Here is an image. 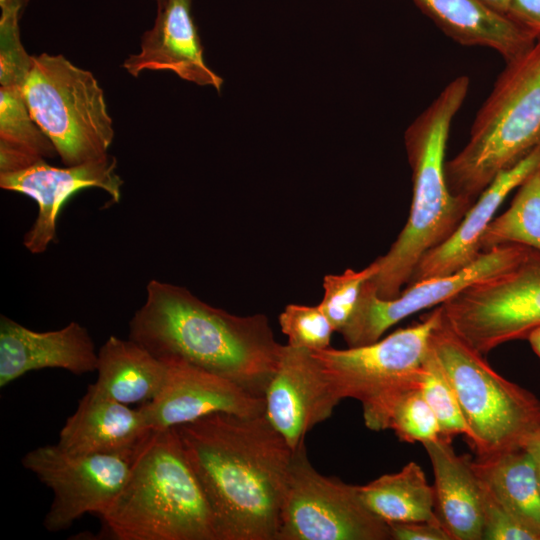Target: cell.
Here are the masks:
<instances>
[{
    "mask_svg": "<svg viewBox=\"0 0 540 540\" xmlns=\"http://www.w3.org/2000/svg\"><path fill=\"white\" fill-rule=\"evenodd\" d=\"M175 429L219 540H277L293 450L265 414L215 413Z\"/></svg>",
    "mask_w": 540,
    "mask_h": 540,
    "instance_id": "cell-1",
    "label": "cell"
},
{
    "mask_svg": "<svg viewBox=\"0 0 540 540\" xmlns=\"http://www.w3.org/2000/svg\"><path fill=\"white\" fill-rule=\"evenodd\" d=\"M129 338L161 360H184L263 397L285 346L265 315L237 316L155 279L129 322Z\"/></svg>",
    "mask_w": 540,
    "mask_h": 540,
    "instance_id": "cell-2",
    "label": "cell"
},
{
    "mask_svg": "<svg viewBox=\"0 0 540 540\" xmlns=\"http://www.w3.org/2000/svg\"><path fill=\"white\" fill-rule=\"evenodd\" d=\"M469 86L466 75L453 79L405 131L412 202L405 226L389 250L375 260L377 273L367 281L381 299L399 295L422 256L444 242L473 205L451 193L445 174L451 123Z\"/></svg>",
    "mask_w": 540,
    "mask_h": 540,
    "instance_id": "cell-3",
    "label": "cell"
},
{
    "mask_svg": "<svg viewBox=\"0 0 540 540\" xmlns=\"http://www.w3.org/2000/svg\"><path fill=\"white\" fill-rule=\"evenodd\" d=\"M118 540H219L215 518L175 428L152 431L101 515Z\"/></svg>",
    "mask_w": 540,
    "mask_h": 540,
    "instance_id": "cell-4",
    "label": "cell"
},
{
    "mask_svg": "<svg viewBox=\"0 0 540 540\" xmlns=\"http://www.w3.org/2000/svg\"><path fill=\"white\" fill-rule=\"evenodd\" d=\"M467 143L445 163L451 193L473 204L494 178L540 143V37L505 62Z\"/></svg>",
    "mask_w": 540,
    "mask_h": 540,
    "instance_id": "cell-5",
    "label": "cell"
},
{
    "mask_svg": "<svg viewBox=\"0 0 540 540\" xmlns=\"http://www.w3.org/2000/svg\"><path fill=\"white\" fill-rule=\"evenodd\" d=\"M430 349L453 388L478 457L524 448L540 431V399L497 373L443 321Z\"/></svg>",
    "mask_w": 540,
    "mask_h": 540,
    "instance_id": "cell-6",
    "label": "cell"
},
{
    "mask_svg": "<svg viewBox=\"0 0 540 540\" xmlns=\"http://www.w3.org/2000/svg\"><path fill=\"white\" fill-rule=\"evenodd\" d=\"M30 114L64 166L108 154L114 128L95 76L61 54L32 55L25 87Z\"/></svg>",
    "mask_w": 540,
    "mask_h": 540,
    "instance_id": "cell-7",
    "label": "cell"
},
{
    "mask_svg": "<svg viewBox=\"0 0 540 540\" xmlns=\"http://www.w3.org/2000/svg\"><path fill=\"white\" fill-rule=\"evenodd\" d=\"M440 319L438 305L421 322L374 343L311 352L337 399H356L366 412L407 389L420 387L431 334Z\"/></svg>",
    "mask_w": 540,
    "mask_h": 540,
    "instance_id": "cell-8",
    "label": "cell"
},
{
    "mask_svg": "<svg viewBox=\"0 0 540 540\" xmlns=\"http://www.w3.org/2000/svg\"><path fill=\"white\" fill-rule=\"evenodd\" d=\"M440 308L449 328L482 355L527 339L540 326V251L530 248L518 264L473 283Z\"/></svg>",
    "mask_w": 540,
    "mask_h": 540,
    "instance_id": "cell-9",
    "label": "cell"
},
{
    "mask_svg": "<svg viewBox=\"0 0 540 540\" xmlns=\"http://www.w3.org/2000/svg\"><path fill=\"white\" fill-rule=\"evenodd\" d=\"M277 540H392L358 486L320 474L305 443L293 450Z\"/></svg>",
    "mask_w": 540,
    "mask_h": 540,
    "instance_id": "cell-10",
    "label": "cell"
},
{
    "mask_svg": "<svg viewBox=\"0 0 540 540\" xmlns=\"http://www.w3.org/2000/svg\"><path fill=\"white\" fill-rule=\"evenodd\" d=\"M136 449L127 453L73 455L55 444L27 452L22 465L53 493L43 521L45 529L59 532L87 513L101 516L123 487Z\"/></svg>",
    "mask_w": 540,
    "mask_h": 540,
    "instance_id": "cell-11",
    "label": "cell"
},
{
    "mask_svg": "<svg viewBox=\"0 0 540 540\" xmlns=\"http://www.w3.org/2000/svg\"><path fill=\"white\" fill-rule=\"evenodd\" d=\"M530 247L504 244L489 249L465 268L442 277L407 285L393 299H381L366 281L355 311L340 332L349 347L378 341L393 325L404 318L441 305L475 282L500 274L518 264Z\"/></svg>",
    "mask_w": 540,
    "mask_h": 540,
    "instance_id": "cell-12",
    "label": "cell"
},
{
    "mask_svg": "<svg viewBox=\"0 0 540 540\" xmlns=\"http://www.w3.org/2000/svg\"><path fill=\"white\" fill-rule=\"evenodd\" d=\"M123 180L117 173V159L109 153L79 165L55 167L40 161L25 169L0 174V187L33 199L38 212L23 244L33 254L46 251L57 240L56 222L62 207L75 193L99 188L117 203Z\"/></svg>",
    "mask_w": 540,
    "mask_h": 540,
    "instance_id": "cell-13",
    "label": "cell"
},
{
    "mask_svg": "<svg viewBox=\"0 0 540 540\" xmlns=\"http://www.w3.org/2000/svg\"><path fill=\"white\" fill-rule=\"evenodd\" d=\"M162 361L167 365L165 383L152 400L140 406L152 431L175 428L215 413L265 414V397L184 360Z\"/></svg>",
    "mask_w": 540,
    "mask_h": 540,
    "instance_id": "cell-14",
    "label": "cell"
},
{
    "mask_svg": "<svg viewBox=\"0 0 540 540\" xmlns=\"http://www.w3.org/2000/svg\"><path fill=\"white\" fill-rule=\"evenodd\" d=\"M264 397L265 416L292 450L340 402L312 352L288 344Z\"/></svg>",
    "mask_w": 540,
    "mask_h": 540,
    "instance_id": "cell-15",
    "label": "cell"
},
{
    "mask_svg": "<svg viewBox=\"0 0 540 540\" xmlns=\"http://www.w3.org/2000/svg\"><path fill=\"white\" fill-rule=\"evenodd\" d=\"M122 67L133 77L144 71H170L179 78L220 92L223 79L204 59L191 0H168L157 5L153 26L141 36L140 50Z\"/></svg>",
    "mask_w": 540,
    "mask_h": 540,
    "instance_id": "cell-16",
    "label": "cell"
},
{
    "mask_svg": "<svg viewBox=\"0 0 540 540\" xmlns=\"http://www.w3.org/2000/svg\"><path fill=\"white\" fill-rule=\"evenodd\" d=\"M98 351L88 330L76 321L38 332L5 315L0 317V387L28 372L64 369L74 375L96 371Z\"/></svg>",
    "mask_w": 540,
    "mask_h": 540,
    "instance_id": "cell-17",
    "label": "cell"
},
{
    "mask_svg": "<svg viewBox=\"0 0 540 540\" xmlns=\"http://www.w3.org/2000/svg\"><path fill=\"white\" fill-rule=\"evenodd\" d=\"M539 167L540 143L518 164L494 178L455 231L422 256L407 285L453 274L474 262L482 254V236L503 201Z\"/></svg>",
    "mask_w": 540,
    "mask_h": 540,
    "instance_id": "cell-18",
    "label": "cell"
},
{
    "mask_svg": "<svg viewBox=\"0 0 540 540\" xmlns=\"http://www.w3.org/2000/svg\"><path fill=\"white\" fill-rule=\"evenodd\" d=\"M434 474L436 515L451 540H482L483 485L467 455L445 438L423 444Z\"/></svg>",
    "mask_w": 540,
    "mask_h": 540,
    "instance_id": "cell-19",
    "label": "cell"
},
{
    "mask_svg": "<svg viewBox=\"0 0 540 540\" xmlns=\"http://www.w3.org/2000/svg\"><path fill=\"white\" fill-rule=\"evenodd\" d=\"M152 432L140 409L86 391L59 432L57 445L73 455L134 451Z\"/></svg>",
    "mask_w": 540,
    "mask_h": 540,
    "instance_id": "cell-20",
    "label": "cell"
},
{
    "mask_svg": "<svg viewBox=\"0 0 540 540\" xmlns=\"http://www.w3.org/2000/svg\"><path fill=\"white\" fill-rule=\"evenodd\" d=\"M449 38L463 46L496 51L505 62L526 52L536 37L480 0H413Z\"/></svg>",
    "mask_w": 540,
    "mask_h": 540,
    "instance_id": "cell-21",
    "label": "cell"
},
{
    "mask_svg": "<svg viewBox=\"0 0 540 540\" xmlns=\"http://www.w3.org/2000/svg\"><path fill=\"white\" fill-rule=\"evenodd\" d=\"M30 66H0V173L16 172L57 156L33 120L25 96Z\"/></svg>",
    "mask_w": 540,
    "mask_h": 540,
    "instance_id": "cell-22",
    "label": "cell"
},
{
    "mask_svg": "<svg viewBox=\"0 0 540 540\" xmlns=\"http://www.w3.org/2000/svg\"><path fill=\"white\" fill-rule=\"evenodd\" d=\"M97 379L87 391L122 404L145 403L162 389L167 365L128 338L110 336L98 350Z\"/></svg>",
    "mask_w": 540,
    "mask_h": 540,
    "instance_id": "cell-23",
    "label": "cell"
},
{
    "mask_svg": "<svg viewBox=\"0 0 540 540\" xmlns=\"http://www.w3.org/2000/svg\"><path fill=\"white\" fill-rule=\"evenodd\" d=\"M472 466L481 482L498 500L540 534V490L529 450L524 447L477 457Z\"/></svg>",
    "mask_w": 540,
    "mask_h": 540,
    "instance_id": "cell-24",
    "label": "cell"
},
{
    "mask_svg": "<svg viewBox=\"0 0 540 540\" xmlns=\"http://www.w3.org/2000/svg\"><path fill=\"white\" fill-rule=\"evenodd\" d=\"M358 488L364 503L388 525L439 521L433 485L416 462H408L400 471L384 474Z\"/></svg>",
    "mask_w": 540,
    "mask_h": 540,
    "instance_id": "cell-25",
    "label": "cell"
},
{
    "mask_svg": "<svg viewBox=\"0 0 540 540\" xmlns=\"http://www.w3.org/2000/svg\"><path fill=\"white\" fill-rule=\"evenodd\" d=\"M517 189L509 208L488 225L480 242L481 252L504 244L540 251V167Z\"/></svg>",
    "mask_w": 540,
    "mask_h": 540,
    "instance_id": "cell-26",
    "label": "cell"
},
{
    "mask_svg": "<svg viewBox=\"0 0 540 540\" xmlns=\"http://www.w3.org/2000/svg\"><path fill=\"white\" fill-rule=\"evenodd\" d=\"M365 425L374 431L391 429L400 441L426 442L441 437L439 422L420 387L407 389L379 407L363 413Z\"/></svg>",
    "mask_w": 540,
    "mask_h": 540,
    "instance_id": "cell-27",
    "label": "cell"
},
{
    "mask_svg": "<svg viewBox=\"0 0 540 540\" xmlns=\"http://www.w3.org/2000/svg\"><path fill=\"white\" fill-rule=\"evenodd\" d=\"M420 390L439 422L441 437L451 441L461 434L466 438L469 430L459 402L431 349L424 364Z\"/></svg>",
    "mask_w": 540,
    "mask_h": 540,
    "instance_id": "cell-28",
    "label": "cell"
},
{
    "mask_svg": "<svg viewBox=\"0 0 540 540\" xmlns=\"http://www.w3.org/2000/svg\"><path fill=\"white\" fill-rule=\"evenodd\" d=\"M378 270L374 260L362 270L346 269L342 274L326 275L323 279V298L318 304L336 332H341L351 319L363 284Z\"/></svg>",
    "mask_w": 540,
    "mask_h": 540,
    "instance_id": "cell-29",
    "label": "cell"
},
{
    "mask_svg": "<svg viewBox=\"0 0 540 540\" xmlns=\"http://www.w3.org/2000/svg\"><path fill=\"white\" fill-rule=\"evenodd\" d=\"M279 324L288 345L310 351L329 348L335 331L319 305L288 304L279 315Z\"/></svg>",
    "mask_w": 540,
    "mask_h": 540,
    "instance_id": "cell-30",
    "label": "cell"
},
{
    "mask_svg": "<svg viewBox=\"0 0 540 540\" xmlns=\"http://www.w3.org/2000/svg\"><path fill=\"white\" fill-rule=\"evenodd\" d=\"M482 485L484 490L482 540H540V534L519 520L483 483Z\"/></svg>",
    "mask_w": 540,
    "mask_h": 540,
    "instance_id": "cell-31",
    "label": "cell"
},
{
    "mask_svg": "<svg viewBox=\"0 0 540 540\" xmlns=\"http://www.w3.org/2000/svg\"><path fill=\"white\" fill-rule=\"evenodd\" d=\"M392 540H451L440 521L389 524Z\"/></svg>",
    "mask_w": 540,
    "mask_h": 540,
    "instance_id": "cell-32",
    "label": "cell"
},
{
    "mask_svg": "<svg viewBox=\"0 0 540 540\" xmlns=\"http://www.w3.org/2000/svg\"><path fill=\"white\" fill-rule=\"evenodd\" d=\"M507 16L540 37V0H511Z\"/></svg>",
    "mask_w": 540,
    "mask_h": 540,
    "instance_id": "cell-33",
    "label": "cell"
},
{
    "mask_svg": "<svg viewBox=\"0 0 540 540\" xmlns=\"http://www.w3.org/2000/svg\"><path fill=\"white\" fill-rule=\"evenodd\" d=\"M526 448L529 450L533 457L540 490V431L533 436V438L526 445Z\"/></svg>",
    "mask_w": 540,
    "mask_h": 540,
    "instance_id": "cell-34",
    "label": "cell"
},
{
    "mask_svg": "<svg viewBox=\"0 0 540 540\" xmlns=\"http://www.w3.org/2000/svg\"><path fill=\"white\" fill-rule=\"evenodd\" d=\"M488 8L501 15L508 14L511 0H480Z\"/></svg>",
    "mask_w": 540,
    "mask_h": 540,
    "instance_id": "cell-35",
    "label": "cell"
},
{
    "mask_svg": "<svg viewBox=\"0 0 540 540\" xmlns=\"http://www.w3.org/2000/svg\"><path fill=\"white\" fill-rule=\"evenodd\" d=\"M527 340L534 353L540 358V326L535 327L528 335Z\"/></svg>",
    "mask_w": 540,
    "mask_h": 540,
    "instance_id": "cell-36",
    "label": "cell"
},
{
    "mask_svg": "<svg viewBox=\"0 0 540 540\" xmlns=\"http://www.w3.org/2000/svg\"><path fill=\"white\" fill-rule=\"evenodd\" d=\"M153 1H155L156 4L159 5V4L165 3L168 0H153Z\"/></svg>",
    "mask_w": 540,
    "mask_h": 540,
    "instance_id": "cell-37",
    "label": "cell"
}]
</instances>
